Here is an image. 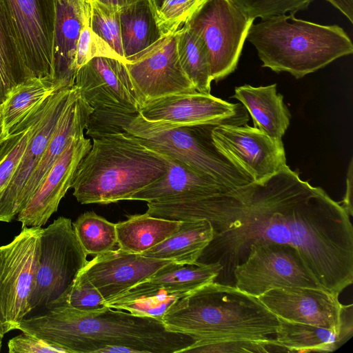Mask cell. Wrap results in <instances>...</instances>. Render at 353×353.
<instances>
[{
	"mask_svg": "<svg viewBox=\"0 0 353 353\" xmlns=\"http://www.w3.org/2000/svg\"><path fill=\"white\" fill-rule=\"evenodd\" d=\"M241 190L244 205L239 218L214 234L200 257L201 262L221 263L220 283L228 284L252 243L268 241L294 247L329 292L339 296L352 283L353 226L340 202L302 180L288 165Z\"/></svg>",
	"mask_w": 353,
	"mask_h": 353,
	"instance_id": "6da1fadb",
	"label": "cell"
},
{
	"mask_svg": "<svg viewBox=\"0 0 353 353\" xmlns=\"http://www.w3.org/2000/svg\"><path fill=\"white\" fill-rule=\"evenodd\" d=\"M18 330L59 346L66 353H102L105 347L114 345L128 347L133 353H181L194 341L168 331L154 318L110 307L87 313L59 305L26 317Z\"/></svg>",
	"mask_w": 353,
	"mask_h": 353,
	"instance_id": "7a4b0ae2",
	"label": "cell"
},
{
	"mask_svg": "<svg viewBox=\"0 0 353 353\" xmlns=\"http://www.w3.org/2000/svg\"><path fill=\"white\" fill-rule=\"evenodd\" d=\"M161 321L168 331L194 342L265 340L279 325L278 317L257 297L216 281L193 291Z\"/></svg>",
	"mask_w": 353,
	"mask_h": 353,
	"instance_id": "3957f363",
	"label": "cell"
},
{
	"mask_svg": "<svg viewBox=\"0 0 353 353\" xmlns=\"http://www.w3.org/2000/svg\"><path fill=\"white\" fill-rule=\"evenodd\" d=\"M169 159L127 132L92 138L80 161L71 188L81 204H109L129 200L162 177Z\"/></svg>",
	"mask_w": 353,
	"mask_h": 353,
	"instance_id": "277c9868",
	"label": "cell"
},
{
	"mask_svg": "<svg viewBox=\"0 0 353 353\" xmlns=\"http://www.w3.org/2000/svg\"><path fill=\"white\" fill-rule=\"evenodd\" d=\"M246 40L256 48L262 67L296 79L353 52V44L338 25H321L282 14L252 23Z\"/></svg>",
	"mask_w": 353,
	"mask_h": 353,
	"instance_id": "5b68a950",
	"label": "cell"
},
{
	"mask_svg": "<svg viewBox=\"0 0 353 353\" xmlns=\"http://www.w3.org/2000/svg\"><path fill=\"white\" fill-rule=\"evenodd\" d=\"M214 127L170 125L148 121L138 114L123 129L148 148L230 189L252 183L251 177L216 149L211 136Z\"/></svg>",
	"mask_w": 353,
	"mask_h": 353,
	"instance_id": "8992f818",
	"label": "cell"
},
{
	"mask_svg": "<svg viewBox=\"0 0 353 353\" xmlns=\"http://www.w3.org/2000/svg\"><path fill=\"white\" fill-rule=\"evenodd\" d=\"M71 219L60 216L43 228L39 265L29 305L30 312L61 305L88 262Z\"/></svg>",
	"mask_w": 353,
	"mask_h": 353,
	"instance_id": "52a82bcc",
	"label": "cell"
},
{
	"mask_svg": "<svg viewBox=\"0 0 353 353\" xmlns=\"http://www.w3.org/2000/svg\"><path fill=\"white\" fill-rule=\"evenodd\" d=\"M254 19L231 0H201L183 26L207 48L212 81L223 80L236 68Z\"/></svg>",
	"mask_w": 353,
	"mask_h": 353,
	"instance_id": "ba28073f",
	"label": "cell"
},
{
	"mask_svg": "<svg viewBox=\"0 0 353 353\" xmlns=\"http://www.w3.org/2000/svg\"><path fill=\"white\" fill-rule=\"evenodd\" d=\"M42 230L23 226L11 242L0 246V323L5 334L18 330L31 312Z\"/></svg>",
	"mask_w": 353,
	"mask_h": 353,
	"instance_id": "9c48e42d",
	"label": "cell"
},
{
	"mask_svg": "<svg viewBox=\"0 0 353 353\" xmlns=\"http://www.w3.org/2000/svg\"><path fill=\"white\" fill-rule=\"evenodd\" d=\"M232 275L234 287L256 297L284 287L325 290L294 247L268 241L252 243L245 259L234 268Z\"/></svg>",
	"mask_w": 353,
	"mask_h": 353,
	"instance_id": "30bf717a",
	"label": "cell"
},
{
	"mask_svg": "<svg viewBox=\"0 0 353 353\" xmlns=\"http://www.w3.org/2000/svg\"><path fill=\"white\" fill-rule=\"evenodd\" d=\"M3 1L30 77L54 79V0Z\"/></svg>",
	"mask_w": 353,
	"mask_h": 353,
	"instance_id": "8fae6325",
	"label": "cell"
},
{
	"mask_svg": "<svg viewBox=\"0 0 353 353\" xmlns=\"http://www.w3.org/2000/svg\"><path fill=\"white\" fill-rule=\"evenodd\" d=\"M139 114L148 121L174 126L247 124L248 112L232 103L197 91L164 96L144 103Z\"/></svg>",
	"mask_w": 353,
	"mask_h": 353,
	"instance_id": "7c38bea8",
	"label": "cell"
},
{
	"mask_svg": "<svg viewBox=\"0 0 353 353\" xmlns=\"http://www.w3.org/2000/svg\"><path fill=\"white\" fill-rule=\"evenodd\" d=\"M257 298L278 318L336 332L353 329L352 305L341 303L339 296L323 289L279 288Z\"/></svg>",
	"mask_w": 353,
	"mask_h": 353,
	"instance_id": "4fadbf2b",
	"label": "cell"
},
{
	"mask_svg": "<svg viewBox=\"0 0 353 353\" xmlns=\"http://www.w3.org/2000/svg\"><path fill=\"white\" fill-rule=\"evenodd\" d=\"M177 31L162 36L126 59L125 66L143 103L167 95L196 91L180 63Z\"/></svg>",
	"mask_w": 353,
	"mask_h": 353,
	"instance_id": "5bb4252c",
	"label": "cell"
},
{
	"mask_svg": "<svg viewBox=\"0 0 353 353\" xmlns=\"http://www.w3.org/2000/svg\"><path fill=\"white\" fill-rule=\"evenodd\" d=\"M211 136L216 149L253 182H261L287 165L282 140L248 124L216 125Z\"/></svg>",
	"mask_w": 353,
	"mask_h": 353,
	"instance_id": "9a60e30c",
	"label": "cell"
},
{
	"mask_svg": "<svg viewBox=\"0 0 353 353\" xmlns=\"http://www.w3.org/2000/svg\"><path fill=\"white\" fill-rule=\"evenodd\" d=\"M74 85L79 97L93 110L139 113L143 105L124 62L97 57L80 67Z\"/></svg>",
	"mask_w": 353,
	"mask_h": 353,
	"instance_id": "2e32d148",
	"label": "cell"
},
{
	"mask_svg": "<svg viewBox=\"0 0 353 353\" xmlns=\"http://www.w3.org/2000/svg\"><path fill=\"white\" fill-rule=\"evenodd\" d=\"M79 96L77 87L65 86L48 97L46 112L37 124L22 158L6 187L0 192V221L10 222L23 208L25 188L42 157L68 106Z\"/></svg>",
	"mask_w": 353,
	"mask_h": 353,
	"instance_id": "e0dca14e",
	"label": "cell"
},
{
	"mask_svg": "<svg viewBox=\"0 0 353 353\" xmlns=\"http://www.w3.org/2000/svg\"><path fill=\"white\" fill-rule=\"evenodd\" d=\"M172 262L149 258L118 248L88 261L81 271L105 303L150 278Z\"/></svg>",
	"mask_w": 353,
	"mask_h": 353,
	"instance_id": "ac0fdd59",
	"label": "cell"
},
{
	"mask_svg": "<svg viewBox=\"0 0 353 353\" xmlns=\"http://www.w3.org/2000/svg\"><path fill=\"white\" fill-rule=\"evenodd\" d=\"M91 145V140L85 137L84 132L72 137L41 185L17 215L22 227H41L47 223L71 188L77 166Z\"/></svg>",
	"mask_w": 353,
	"mask_h": 353,
	"instance_id": "d6986e66",
	"label": "cell"
},
{
	"mask_svg": "<svg viewBox=\"0 0 353 353\" xmlns=\"http://www.w3.org/2000/svg\"><path fill=\"white\" fill-rule=\"evenodd\" d=\"M244 205L241 194L233 196L176 197L147 202L146 213L151 216L176 221H210L215 234L227 230L239 217Z\"/></svg>",
	"mask_w": 353,
	"mask_h": 353,
	"instance_id": "ffe728a7",
	"label": "cell"
},
{
	"mask_svg": "<svg viewBox=\"0 0 353 353\" xmlns=\"http://www.w3.org/2000/svg\"><path fill=\"white\" fill-rule=\"evenodd\" d=\"M168 158L170 165L165 174L134 194L129 200L151 202L176 197L233 196L239 194V189H230L183 163Z\"/></svg>",
	"mask_w": 353,
	"mask_h": 353,
	"instance_id": "44dd1931",
	"label": "cell"
},
{
	"mask_svg": "<svg viewBox=\"0 0 353 353\" xmlns=\"http://www.w3.org/2000/svg\"><path fill=\"white\" fill-rule=\"evenodd\" d=\"M54 80L73 86L76 74L77 43L90 4L81 0H54Z\"/></svg>",
	"mask_w": 353,
	"mask_h": 353,
	"instance_id": "7402d4cb",
	"label": "cell"
},
{
	"mask_svg": "<svg viewBox=\"0 0 353 353\" xmlns=\"http://www.w3.org/2000/svg\"><path fill=\"white\" fill-rule=\"evenodd\" d=\"M92 110L79 97V94L68 106L25 188L22 199L23 208L41 185L72 137L84 132Z\"/></svg>",
	"mask_w": 353,
	"mask_h": 353,
	"instance_id": "603a6c76",
	"label": "cell"
},
{
	"mask_svg": "<svg viewBox=\"0 0 353 353\" xmlns=\"http://www.w3.org/2000/svg\"><path fill=\"white\" fill-rule=\"evenodd\" d=\"M232 97L244 106L254 128L273 139L282 140L290 125V113L283 103V97L276 92V84L236 87Z\"/></svg>",
	"mask_w": 353,
	"mask_h": 353,
	"instance_id": "cb8c5ba5",
	"label": "cell"
},
{
	"mask_svg": "<svg viewBox=\"0 0 353 353\" xmlns=\"http://www.w3.org/2000/svg\"><path fill=\"white\" fill-rule=\"evenodd\" d=\"M222 269L223 267L219 261H198L191 265L172 262L150 278L112 299H127L157 290L171 292L193 291L215 281Z\"/></svg>",
	"mask_w": 353,
	"mask_h": 353,
	"instance_id": "d4e9b609",
	"label": "cell"
},
{
	"mask_svg": "<svg viewBox=\"0 0 353 353\" xmlns=\"http://www.w3.org/2000/svg\"><path fill=\"white\" fill-rule=\"evenodd\" d=\"M214 234V228L208 221H183L175 233L141 254L178 264H195Z\"/></svg>",
	"mask_w": 353,
	"mask_h": 353,
	"instance_id": "484cf974",
	"label": "cell"
},
{
	"mask_svg": "<svg viewBox=\"0 0 353 353\" xmlns=\"http://www.w3.org/2000/svg\"><path fill=\"white\" fill-rule=\"evenodd\" d=\"M275 339L286 352H333L339 348L352 336L353 329L341 332L281 318Z\"/></svg>",
	"mask_w": 353,
	"mask_h": 353,
	"instance_id": "4316f807",
	"label": "cell"
},
{
	"mask_svg": "<svg viewBox=\"0 0 353 353\" xmlns=\"http://www.w3.org/2000/svg\"><path fill=\"white\" fill-rule=\"evenodd\" d=\"M182 223L146 212L130 216L125 221L116 223L118 248L141 254L175 233Z\"/></svg>",
	"mask_w": 353,
	"mask_h": 353,
	"instance_id": "83f0119b",
	"label": "cell"
},
{
	"mask_svg": "<svg viewBox=\"0 0 353 353\" xmlns=\"http://www.w3.org/2000/svg\"><path fill=\"white\" fill-rule=\"evenodd\" d=\"M120 26L125 61L162 37L152 0H134L121 8Z\"/></svg>",
	"mask_w": 353,
	"mask_h": 353,
	"instance_id": "f1b7e54d",
	"label": "cell"
},
{
	"mask_svg": "<svg viewBox=\"0 0 353 353\" xmlns=\"http://www.w3.org/2000/svg\"><path fill=\"white\" fill-rule=\"evenodd\" d=\"M61 88L49 77L30 78L14 86L1 105L6 136L17 123Z\"/></svg>",
	"mask_w": 353,
	"mask_h": 353,
	"instance_id": "f546056e",
	"label": "cell"
},
{
	"mask_svg": "<svg viewBox=\"0 0 353 353\" xmlns=\"http://www.w3.org/2000/svg\"><path fill=\"white\" fill-rule=\"evenodd\" d=\"M48 97L10 129L8 136L0 145V192L16 170L37 124L46 112Z\"/></svg>",
	"mask_w": 353,
	"mask_h": 353,
	"instance_id": "4dcf8cb0",
	"label": "cell"
},
{
	"mask_svg": "<svg viewBox=\"0 0 353 353\" xmlns=\"http://www.w3.org/2000/svg\"><path fill=\"white\" fill-rule=\"evenodd\" d=\"M177 52L181 67L195 90L210 94L212 79L209 55L203 40L183 26L177 31Z\"/></svg>",
	"mask_w": 353,
	"mask_h": 353,
	"instance_id": "1f68e13d",
	"label": "cell"
},
{
	"mask_svg": "<svg viewBox=\"0 0 353 353\" xmlns=\"http://www.w3.org/2000/svg\"><path fill=\"white\" fill-rule=\"evenodd\" d=\"M193 291L157 290L130 298L112 299L105 301V304L110 307L125 310L134 315L161 321L165 314L180 306L184 299Z\"/></svg>",
	"mask_w": 353,
	"mask_h": 353,
	"instance_id": "d6a6232c",
	"label": "cell"
},
{
	"mask_svg": "<svg viewBox=\"0 0 353 353\" xmlns=\"http://www.w3.org/2000/svg\"><path fill=\"white\" fill-rule=\"evenodd\" d=\"M72 225L87 255L104 254L118 245L116 223L92 211L81 214Z\"/></svg>",
	"mask_w": 353,
	"mask_h": 353,
	"instance_id": "836d02e7",
	"label": "cell"
},
{
	"mask_svg": "<svg viewBox=\"0 0 353 353\" xmlns=\"http://www.w3.org/2000/svg\"><path fill=\"white\" fill-rule=\"evenodd\" d=\"M120 10L119 8L105 4L99 0L92 1L90 3V27L125 63L121 34Z\"/></svg>",
	"mask_w": 353,
	"mask_h": 353,
	"instance_id": "e575fe53",
	"label": "cell"
},
{
	"mask_svg": "<svg viewBox=\"0 0 353 353\" xmlns=\"http://www.w3.org/2000/svg\"><path fill=\"white\" fill-rule=\"evenodd\" d=\"M286 352L281 347L275 339L265 340H222L193 342L181 352L199 353H262Z\"/></svg>",
	"mask_w": 353,
	"mask_h": 353,
	"instance_id": "d590c367",
	"label": "cell"
},
{
	"mask_svg": "<svg viewBox=\"0 0 353 353\" xmlns=\"http://www.w3.org/2000/svg\"><path fill=\"white\" fill-rule=\"evenodd\" d=\"M201 0H152L162 36L180 29Z\"/></svg>",
	"mask_w": 353,
	"mask_h": 353,
	"instance_id": "8d00e7d4",
	"label": "cell"
},
{
	"mask_svg": "<svg viewBox=\"0 0 353 353\" xmlns=\"http://www.w3.org/2000/svg\"><path fill=\"white\" fill-rule=\"evenodd\" d=\"M244 14L254 19L296 14L307 9L314 0H231Z\"/></svg>",
	"mask_w": 353,
	"mask_h": 353,
	"instance_id": "74e56055",
	"label": "cell"
},
{
	"mask_svg": "<svg viewBox=\"0 0 353 353\" xmlns=\"http://www.w3.org/2000/svg\"><path fill=\"white\" fill-rule=\"evenodd\" d=\"M90 10L85 16L83 27L77 43L76 72L80 67L97 57L114 58L124 62L122 58L105 41L92 30L90 27Z\"/></svg>",
	"mask_w": 353,
	"mask_h": 353,
	"instance_id": "f35d334b",
	"label": "cell"
},
{
	"mask_svg": "<svg viewBox=\"0 0 353 353\" xmlns=\"http://www.w3.org/2000/svg\"><path fill=\"white\" fill-rule=\"evenodd\" d=\"M63 304L87 313L100 312L108 307L99 292L81 270L77 276Z\"/></svg>",
	"mask_w": 353,
	"mask_h": 353,
	"instance_id": "ab89813d",
	"label": "cell"
},
{
	"mask_svg": "<svg viewBox=\"0 0 353 353\" xmlns=\"http://www.w3.org/2000/svg\"><path fill=\"white\" fill-rule=\"evenodd\" d=\"M138 114L108 110H92L85 128L86 134L92 139L123 132V128Z\"/></svg>",
	"mask_w": 353,
	"mask_h": 353,
	"instance_id": "60d3db41",
	"label": "cell"
},
{
	"mask_svg": "<svg viewBox=\"0 0 353 353\" xmlns=\"http://www.w3.org/2000/svg\"><path fill=\"white\" fill-rule=\"evenodd\" d=\"M10 353H66L63 348L22 332L8 343Z\"/></svg>",
	"mask_w": 353,
	"mask_h": 353,
	"instance_id": "b9f144b4",
	"label": "cell"
},
{
	"mask_svg": "<svg viewBox=\"0 0 353 353\" xmlns=\"http://www.w3.org/2000/svg\"><path fill=\"white\" fill-rule=\"evenodd\" d=\"M352 190H353V161L351 159L346 175V188L343 199L340 203L349 214L353 215L352 207Z\"/></svg>",
	"mask_w": 353,
	"mask_h": 353,
	"instance_id": "7bdbcfd3",
	"label": "cell"
},
{
	"mask_svg": "<svg viewBox=\"0 0 353 353\" xmlns=\"http://www.w3.org/2000/svg\"><path fill=\"white\" fill-rule=\"evenodd\" d=\"M353 23V0H325Z\"/></svg>",
	"mask_w": 353,
	"mask_h": 353,
	"instance_id": "ee69618b",
	"label": "cell"
},
{
	"mask_svg": "<svg viewBox=\"0 0 353 353\" xmlns=\"http://www.w3.org/2000/svg\"><path fill=\"white\" fill-rule=\"evenodd\" d=\"M105 4L121 8L134 0H99Z\"/></svg>",
	"mask_w": 353,
	"mask_h": 353,
	"instance_id": "f6af8a7d",
	"label": "cell"
},
{
	"mask_svg": "<svg viewBox=\"0 0 353 353\" xmlns=\"http://www.w3.org/2000/svg\"><path fill=\"white\" fill-rule=\"evenodd\" d=\"M7 138L4 133V129H3V118H2V114H1V107L0 105V145L2 143V142Z\"/></svg>",
	"mask_w": 353,
	"mask_h": 353,
	"instance_id": "bcb514c9",
	"label": "cell"
},
{
	"mask_svg": "<svg viewBox=\"0 0 353 353\" xmlns=\"http://www.w3.org/2000/svg\"><path fill=\"white\" fill-rule=\"evenodd\" d=\"M4 335H5V333H4L3 330L1 325L0 323V338L3 339Z\"/></svg>",
	"mask_w": 353,
	"mask_h": 353,
	"instance_id": "7dc6e473",
	"label": "cell"
},
{
	"mask_svg": "<svg viewBox=\"0 0 353 353\" xmlns=\"http://www.w3.org/2000/svg\"><path fill=\"white\" fill-rule=\"evenodd\" d=\"M81 1L85 3L90 4L92 1H94L95 0H81Z\"/></svg>",
	"mask_w": 353,
	"mask_h": 353,
	"instance_id": "c3c4849f",
	"label": "cell"
},
{
	"mask_svg": "<svg viewBox=\"0 0 353 353\" xmlns=\"http://www.w3.org/2000/svg\"><path fill=\"white\" fill-rule=\"evenodd\" d=\"M2 339H3L0 338V352H1V346H2Z\"/></svg>",
	"mask_w": 353,
	"mask_h": 353,
	"instance_id": "681fc988",
	"label": "cell"
}]
</instances>
